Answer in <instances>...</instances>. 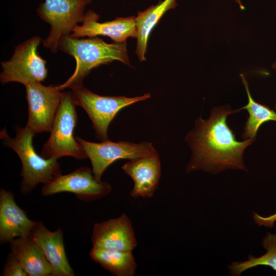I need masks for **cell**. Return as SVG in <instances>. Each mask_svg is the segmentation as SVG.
Returning <instances> with one entry per match:
<instances>
[{"instance_id": "cell-19", "label": "cell", "mask_w": 276, "mask_h": 276, "mask_svg": "<svg viewBox=\"0 0 276 276\" xmlns=\"http://www.w3.org/2000/svg\"><path fill=\"white\" fill-rule=\"evenodd\" d=\"M240 77L248 97V103L240 109H246L248 113L249 116L242 135L243 139L247 140L256 137L259 128L264 123L269 121L276 122V112L268 106L256 102L250 95L246 78L242 74L240 75Z\"/></svg>"}, {"instance_id": "cell-12", "label": "cell", "mask_w": 276, "mask_h": 276, "mask_svg": "<svg viewBox=\"0 0 276 276\" xmlns=\"http://www.w3.org/2000/svg\"><path fill=\"white\" fill-rule=\"evenodd\" d=\"M135 17H118L111 21L100 22L99 15L89 10L85 13L82 25L76 26L70 36L81 38L101 35L110 37L113 42H124L129 37L136 38Z\"/></svg>"}, {"instance_id": "cell-17", "label": "cell", "mask_w": 276, "mask_h": 276, "mask_svg": "<svg viewBox=\"0 0 276 276\" xmlns=\"http://www.w3.org/2000/svg\"><path fill=\"white\" fill-rule=\"evenodd\" d=\"M177 5L176 0H164L138 12L135 17L137 33L135 53L140 61L146 60L147 42L152 30L167 11L174 9Z\"/></svg>"}, {"instance_id": "cell-23", "label": "cell", "mask_w": 276, "mask_h": 276, "mask_svg": "<svg viewBox=\"0 0 276 276\" xmlns=\"http://www.w3.org/2000/svg\"><path fill=\"white\" fill-rule=\"evenodd\" d=\"M235 2L239 5L241 9H244V8L242 4L241 0H235Z\"/></svg>"}, {"instance_id": "cell-15", "label": "cell", "mask_w": 276, "mask_h": 276, "mask_svg": "<svg viewBox=\"0 0 276 276\" xmlns=\"http://www.w3.org/2000/svg\"><path fill=\"white\" fill-rule=\"evenodd\" d=\"M37 221L30 220L16 204L11 192L0 191V242L9 243L14 239L29 236Z\"/></svg>"}, {"instance_id": "cell-13", "label": "cell", "mask_w": 276, "mask_h": 276, "mask_svg": "<svg viewBox=\"0 0 276 276\" xmlns=\"http://www.w3.org/2000/svg\"><path fill=\"white\" fill-rule=\"evenodd\" d=\"M122 169L134 182L130 193L133 198H149L154 195L161 175L160 162L157 151L148 156L130 159Z\"/></svg>"}, {"instance_id": "cell-20", "label": "cell", "mask_w": 276, "mask_h": 276, "mask_svg": "<svg viewBox=\"0 0 276 276\" xmlns=\"http://www.w3.org/2000/svg\"><path fill=\"white\" fill-rule=\"evenodd\" d=\"M262 245L266 252L256 258L249 256L248 260L243 262H233L228 266L233 275H240L245 270L260 265L270 267L276 271V234L268 232L263 238Z\"/></svg>"}, {"instance_id": "cell-18", "label": "cell", "mask_w": 276, "mask_h": 276, "mask_svg": "<svg viewBox=\"0 0 276 276\" xmlns=\"http://www.w3.org/2000/svg\"><path fill=\"white\" fill-rule=\"evenodd\" d=\"M91 259L116 276H133L137 264L132 252L93 247Z\"/></svg>"}, {"instance_id": "cell-9", "label": "cell", "mask_w": 276, "mask_h": 276, "mask_svg": "<svg viewBox=\"0 0 276 276\" xmlns=\"http://www.w3.org/2000/svg\"><path fill=\"white\" fill-rule=\"evenodd\" d=\"M91 162L92 171L98 180H101L103 173L116 160L132 159L148 156L156 151L152 144L143 142L136 144L129 142H111L110 140L94 143L75 137Z\"/></svg>"}, {"instance_id": "cell-5", "label": "cell", "mask_w": 276, "mask_h": 276, "mask_svg": "<svg viewBox=\"0 0 276 276\" xmlns=\"http://www.w3.org/2000/svg\"><path fill=\"white\" fill-rule=\"evenodd\" d=\"M76 105L71 91L65 92L47 141L42 146L40 155L46 159L70 156L77 159L87 158L81 145L73 136L77 122Z\"/></svg>"}, {"instance_id": "cell-7", "label": "cell", "mask_w": 276, "mask_h": 276, "mask_svg": "<svg viewBox=\"0 0 276 276\" xmlns=\"http://www.w3.org/2000/svg\"><path fill=\"white\" fill-rule=\"evenodd\" d=\"M91 0H45L37 9L38 16L50 25L44 47L56 53L61 37L70 35L75 27L82 22L86 6Z\"/></svg>"}, {"instance_id": "cell-8", "label": "cell", "mask_w": 276, "mask_h": 276, "mask_svg": "<svg viewBox=\"0 0 276 276\" xmlns=\"http://www.w3.org/2000/svg\"><path fill=\"white\" fill-rule=\"evenodd\" d=\"M28 120L26 127L34 133L51 132L65 91L59 85L34 82L27 85Z\"/></svg>"}, {"instance_id": "cell-10", "label": "cell", "mask_w": 276, "mask_h": 276, "mask_svg": "<svg viewBox=\"0 0 276 276\" xmlns=\"http://www.w3.org/2000/svg\"><path fill=\"white\" fill-rule=\"evenodd\" d=\"M111 190L108 182L96 179L89 167H81L44 184L41 192L44 196L62 192L72 193L79 199L89 201L102 198Z\"/></svg>"}, {"instance_id": "cell-3", "label": "cell", "mask_w": 276, "mask_h": 276, "mask_svg": "<svg viewBox=\"0 0 276 276\" xmlns=\"http://www.w3.org/2000/svg\"><path fill=\"white\" fill-rule=\"evenodd\" d=\"M16 135L11 137L5 127L0 132L3 146L13 149L22 164L20 192L26 195L38 184H45L62 175L60 164L56 159H46L38 154L33 145L35 134L26 126H16Z\"/></svg>"}, {"instance_id": "cell-16", "label": "cell", "mask_w": 276, "mask_h": 276, "mask_svg": "<svg viewBox=\"0 0 276 276\" xmlns=\"http://www.w3.org/2000/svg\"><path fill=\"white\" fill-rule=\"evenodd\" d=\"M9 248L29 276H53L52 266L40 247L29 236L9 242Z\"/></svg>"}, {"instance_id": "cell-2", "label": "cell", "mask_w": 276, "mask_h": 276, "mask_svg": "<svg viewBox=\"0 0 276 276\" xmlns=\"http://www.w3.org/2000/svg\"><path fill=\"white\" fill-rule=\"evenodd\" d=\"M126 41L107 43L96 37L73 38L70 35L61 37L58 49L73 57L76 62L72 76L59 88L63 90L83 85L84 78L95 68L119 61L130 65Z\"/></svg>"}, {"instance_id": "cell-1", "label": "cell", "mask_w": 276, "mask_h": 276, "mask_svg": "<svg viewBox=\"0 0 276 276\" xmlns=\"http://www.w3.org/2000/svg\"><path fill=\"white\" fill-rule=\"evenodd\" d=\"M239 110H233L228 105L215 107L207 120L200 117L196 120L185 139L192 151L187 172L202 170L217 174L228 169L246 171L244 152L256 137L238 141L226 122L227 116Z\"/></svg>"}, {"instance_id": "cell-22", "label": "cell", "mask_w": 276, "mask_h": 276, "mask_svg": "<svg viewBox=\"0 0 276 276\" xmlns=\"http://www.w3.org/2000/svg\"><path fill=\"white\" fill-rule=\"evenodd\" d=\"M253 218L258 226H264L272 228L276 222V213L267 217H263L254 213Z\"/></svg>"}, {"instance_id": "cell-14", "label": "cell", "mask_w": 276, "mask_h": 276, "mask_svg": "<svg viewBox=\"0 0 276 276\" xmlns=\"http://www.w3.org/2000/svg\"><path fill=\"white\" fill-rule=\"evenodd\" d=\"M29 237L42 251L52 266L53 276H74L65 251L63 233L61 228L50 231L40 221L37 223Z\"/></svg>"}, {"instance_id": "cell-11", "label": "cell", "mask_w": 276, "mask_h": 276, "mask_svg": "<svg viewBox=\"0 0 276 276\" xmlns=\"http://www.w3.org/2000/svg\"><path fill=\"white\" fill-rule=\"evenodd\" d=\"M91 241L94 247L130 252L137 245L131 221L124 213L95 223Z\"/></svg>"}, {"instance_id": "cell-24", "label": "cell", "mask_w": 276, "mask_h": 276, "mask_svg": "<svg viewBox=\"0 0 276 276\" xmlns=\"http://www.w3.org/2000/svg\"><path fill=\"white\" fill-rule=\"evenodd\" d=\"M272 67L276 71V62H274L272 64ZM275 108L276 109V104H275Z\"/></svg>"}, {"instance_id": "cell-6", "label": "cell", "mask_w": 276, "mask_h": 276, "mask_svg": "<svg viewBox=\"0 0 276 276\" xmlns=\"http://www.w3.org/2000/svg\"><path fill=\"white\" fill-rule=\"evenodd\" d=\"M41 41L42 38L36 35L15 47L12 57L1 62L2 84L16 82L26 86L31 83L44 80L48 75L47 61L37 52Z\"/></svg>"}, {"instance_id": "cell-21", "label": "cell", "mask_w": 276, "mask_h": 276, "mask_svg": "<svg viewBox=\"0 0 276 276\" xmlns=\"http://www.w3.org/2000/svg\"><path fill=\"white\" fill-rule=\"evenodd\" d=\"M2 275L28 276V274L18 259L10 252L4 266Z\"/></svg>"}, {"instance_id": "cell-4", "label": "cell", "mask_w": 276, "mask_h": 276, "mask_svg": "<svg viewBox=\"0 0 276 276\" xmlns=\"http://www.w3.org/2000/svg\"><path fill=\"white\" fill-rule=\"evenodd\" d=\"M71 93L74 103L81 107L89 117L95 136L101 142L109 140L108 126L122 109L150 97L149 93L133 98L124 96H102L96 94L83 85L74 86Z\"/></svg>"}]
</instances>
